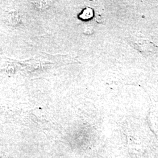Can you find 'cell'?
I'll use <instances>...</instances> for the list:
<instances>
[{"instance_id":"obj_1","label":"cell","mask_w":158,"mask_h":158,"mask_svg":"<svg viewBox=\"0 0 158 158\" xmlns=\"http://www.w3.org/2000/svg\"><path fill=\"white\" fill-rule=\"evenodd\" d=\"M93 10L90 8H87L80 15V17L83 19H89L93 17Z\"/></svg>"}]
</instances>
